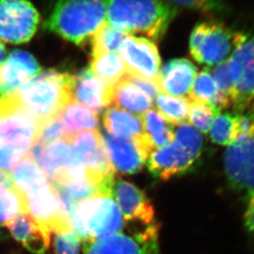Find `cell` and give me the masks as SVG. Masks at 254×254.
I'll list each match as a JSON object with an SVG mask.
<instances>
[{"label": "cell", "mask_w": 254, "mask_h": 254, "mask_svg": "<svg viewBox=\"0 0 254 254\" xmlns=\"http://www.w3.org/2000/svg\"><path fill=\"white\" fill-rule=\"evenodd\" d=\"M109 24L127 34L150 40L164 36L176 10L164 0H106Z\"/></svg>", "instance_id": "obj_1"}, {"label": "cell", "mask_w": 254, "mask_h": 254, "mask_svg": "<svg viewBox=\"0 0 254 254\" xmlns=\"http://www.w3.org/2000/svg\"><path fill=\"white\" fill-rule=\"evenodd\" d=\"M41 123L12 94L0 98V169L9 170L27 156Z\"/></svg>", "instance_id": "obj_2"}, {"label": "cell", "mask_w": 254, "mask_h": 254, "mask_svg": "<svg viewBox=\"0 0 254 254\" xmlns=\"http://www.w3.org/2000/svg\"><path fill=\"white\" fill-rule=\"evenodd\" d=\"M73 75L56 69L42 71L22 83L13 93L16 99L41 123L59 117L72 98Z\"/></svg>", "instance_id": "obj_3"}, {"label": "cell", "mask_w": 254, "mask_h": 254, "mask_svg": "<svg viewBox=\"0 0 254 254\" xmlns=\"http://www.w3.org/2000/svg\"><path fill=\"white\" fill-rule=\"evenodd\" d=\"M106 0H59L45 27L78 46L90 42L106 22Z\"/></svg>", "instance_id": "obj_4"}, {"label": "cell", "mask_w": 254, "mask_h": 254, "mask_svg": "<svg viewBox=\"0 0 254 254\" xmlns=\"http://www.w3.org/2000/svg\"><path fill=\"white\" fill-rule=\"evenodd\" d=\"M71 229L79 240H94L118 234L123 229V218L111 197H96L76 205L69 216Z\"/></svg>", "instance_id": "obj_5"}, {"label": "cell", "mask_w": 254, "mask_h": 254, "mask_svg": "<svg viewBox=\"0 0 254 254\" xmlns=\"http://www.w3.org/2000/svg\"><path fill=\"white\" fill-rule=\"evenodd\" d=\"M235 32L223 22L204 21L193 27L189 52L199 64L215 66L225 62L234 50Z\"/></svg>", "instance_id": "obj_6"}, {"label": "cell", "mask_w": 254, "mask_h": 254, "mask_svg": "<svg viewBox=\"0 0 254 254\" xmlns=\"http://www.w3.org/2000/svg\"><path fill=\"white\" fill-rule=\"evenodd\" d=\"M224 168L232 188L254 190V117L243 116L242 132L225 150Z\"/></svg>", "instance_id": "obj_7"}, {"label": "cell", "mask_w": 254, "mask_h": 254, "mask_svg": "<svg viewBox=\"0 0 254 254\" xmlns=\"http://www.w3.org/2000/svg\"><path fill=\"white\" fill-rule=\"evenodd\" d=\"M228 62L235 84L233 106L240 112L254 103V32H235L234 50Z\"/></svg>", "instance_id": "obj_8"}, {"label": "cell", "mask_w": 254, "mask_h": 254, "mask_svg": "<svg viewBox=\"0 0 254 254\" xmlns=\"http://www.w3.org/2000/svg\"><path fill=\"white\" fill-rule=\"evenodd\" d=\"M25 212L42 230L52 233L72 230L70 220L63 209L57 190L48 180L22 194Z\"/></svg>", "instance_id": "obj_9"}, {"label": "cell", "mask_w": 254, "mask_h": 254, "mask_svg": "<svg viewBox=\"0 0 254 254\" xmlns=\"http://www.w3.org/2000/svg\"><path fill=\"white\" fill-rule=\"evenodd\" d=\"M39 13L27 0H0V40L10 44L29 42L37 32Z\"/></svg>", "instance_id": "obj_10"}, {"label": "cell", "mask_w": 254, "mask_h": 254, "mask_svg": "<svg viewBox=\"0 0 254 254\" xmlns=\"http://www.w3.org/2000/svg\"><path fill=\"white\" fill-rule=\"evenodd\" d=\"M158 232L159 226L153 223L134 236L114 234L85 240L83 254H158Z\"/></svg>", "instance_id": "obj_11"}, {"label": "cell", "mask_w": 254, "mask_h": 254, "mask_svg": "<svg viewBox=\"0 0 254 254\" xmlns=\"http://www.w3.org/2000/svg\"><path fill=\"white\" fill-rule=\"evenodd\" d=\"M78 158L85 164L88 178L98 181L113 180L115 170L111 163L102 134L98 130L79 132L66 137Z\"/></svg>", "instance_id": "obj_12"}, {"label": "cell", "mask_w": 254, "mask_h": 254, "mask_svg": "<svg viewBox=\"0 0 254 254\" xmlns=\"http://www.w3.org/2000/svg\"><path fill=\"white\" fill-rule=\"evenodd\" d=\"M118 53L125 63L127 73L154 82L160 87L161 59L154 42L144 37L129 35L121 45Z\"/></svg>", "instance_id": "obj_13"}, {"label": "cell", "mask_w": 254, "mask_h": 254, "mask_svg": "<svg viewBox=\"0 0 254 254\" xmlns=\"http://www.w3.org/2000/svg\"><path fill=\"white\" fill-rule=\"evenodd\" d=\"M200 154V152L174 139L170 144L154 150L147 160V167L155 179L167 181L190 171Z\"/></svg>", "instance_id": "obj_14"}, {"label": "cell", "mask_w": 254, "mask_h": 254, "mask_svg": "<svg viewBox=\"0 0 254 254\" xmlns=\"http://www.w3.org/2000/svg\"><path fill=\"white\" fill-rule=\"evenodd\" d=\"M113 195L127 221L146 225L154 223V209L151 201L134 184L117 179L113 184Z\"/></svg>", "instance_id": "obj_15"}, {"label": "cell", "mask_w": 254, "mask_h": 254, "mask_svg": "<svg viewBox=\"0 0 254 254\" xmlns=\"http://www.w3.org/2000/svg\"><path fill=\"white\" fill-rule=\"evenodd\" d=\"M40 71L39 64L29 52H11L0 64V96L9 95Z\"/></svg>", "instance_id": "obj_16"}, {"label": "cell", "mask_w": 254, "mask_h": 254, "mask_svg": "<svg viewBox=\"0 0 254 254\" xmlns=\"http://www.w3.org/2000/svg\"><path fill=\"white\" fill-rule=\"evenodd\" d=\"M71 93L73 100L101 113L111 104L112 87L87 68L73 75Z\"/></svg>", "instance_id": "obj_17"}, {"label": "cell", "mask_w": 254, "mask_h": 254, "mask_svg": "<svg viewBox=\"0 0 254 254\" xmlns=\"http://www.w3.org/2000/svg\"><path fill=\"white\" fill-rule=\"evenodd\" d=\"M103 139L113 168L121 174L139 173L149 159L137 140L118 138L107 132Z\"/></svg>", "instance_id": "obj_18"}, {"label": "cell", "mask_w": 254, "mask_h": 254, "mask_svg": "<svg viewBox=\"0 0 254 254\" xmlns=\"http://www.w3.org/2000/svg\"><path fill=\"white\" fill-rule=\"evenodd\" d=\"M196 73L197 68L189 60H172L160 70L159 83L162 93L176 98H184L189 94Z\"/></svg>", "instance_id": "obj_19"}, {"label": "cell", "mask_w": 254, "mask_h": 254, "mask_svg": "<svg viewBox=\"0 0 254 254\" xmlns=\"http://www.w3.org/2000/svg\"><path fill=\"white\" fill-rule=\"evenodd\" d=\"M4 226L12 237L33 254H45L49 248L51 235L42 230L27 213H18Z\"/></svg>", "instance_id": "obj_20"}, {"label": "cell", "mask_w": 254, "mask_h": 254, "mask_svg": "<svg viewBox=\"0 0 254 254\" xmlns=\"http://www.w3.org/2000/svg\"><path fill=\"white\" fill-rule=\"evenodd\" d=\"M144 134L139 139L145 151L150 155L156 149L170 144L175 139L173 124L159 113L149 110L141 117Z\"/></svg>", "instance_id": "obj_21"}, {"label": "cell", "mask_w": 254, "mask_h": 254, "mask_svg": "<svg viewBox=\"0 0 254 254\" xmlns=\"http://www.w3.org/2000/svg\"><path fill=\"white\" fill-rule=\"evenodd\" d=\"M154 101L127 78V74L112 87L111 103L136 115H143L152 108Z\"/></svg>", "instance_id": "obj_22"}, {"label": "cell", "mask_w": 254, "mask_h": 254, "mask_svg": "<svg viewBox=\"0 0 254 254\" xmlns=\"http://www.w3.org/2000/svg\"><path fill=\"white\" fill-rule=\"evenodd\" d=\"M47 153L64 173L68 183L80 181L88 177L85 164L76 154L68 139H59L47 145Z\"/></svg>", "instance_id": "obj_23"}, {"label": "cell", "mask_w": 254, "mask_h": 254, "mask_svg": "<svg viewBox=\"0 0 254 254\" xmlns=\"http://www.w3.org/2000/svg\"><path fill=\"white\" fill-rule=\"evenodd\" d=\"M107 133L123 139L137 140L144 134L142 120L117 108H109L103 116Z\"/></svg>", "instance_id": "obj_24"}, {"label": "cell", "mask_w": 254, "mask_h": 254, "mask_svg": "<svg viewBox=\"0 0 254 254\" xmlns=\"http://www.w3.org/2000/svg\"><path fill=\"white\" fill-rule=\"evenodd\" d=\"M61 118L68 134L79 133L87 129H98L99 120L98 114L89 108L71 100L60 113Z\"/></svg>", "instance_id": "obj_25"}, {"label": "cell", "mask_w": 254, "mask_h": 254, "mask_svg": "<svg viewBox=\"0 0 254 254\" xmlns=\"http://www.w3.org/2000/svg\"><path fill=\"white\" fill-rule=\"evenodd\" d=\"M89 68L111 87L118 83L127 73L125 63L118 52L93 57Z\"/></svg>", "instance_id": "obj_26"}, {"label": "cell", "mask_w": 254, "mask_h": 254, "mask_svg": "<svg viewBox=\"0 0 254 254\" xmlns=\"http://www.w3.org/2000/svg\"><path fill=\"white\" fill-rule=\"evenodd\" d=\"M243 129V115L224 113L215 118L210 127V139L220 145H230L240 136Z\"/></svg>", "instance_id": "obj_27"}, {"label": "cell", "mask_w": 254, "mask_h": 254, "mask_svg": "<svg viewBox=\"0 0 254 254\" xmlns=\"http://www.w3.org/2000/svg\"><path fill=\"white\" fill-rule=\"evenodd\" d=\"M129 36L108 22H104L91 38L92 57L109 52H118L121 45Z\"/></svg>", "instance_id": "obj_28"}, {"label": "cell", "mask_w": 254, "mask_h": 254, "mask_svg": "<svg viewBox=\"0 0 254 254\" xmlns=\"http://www.w3.org/2000/svg\"><path fill=\"white\" fill-rule=\"evenodd\" d=\"M155 100L159 114L169 123L179 126L189 121L190 105L189 98H176L160 93Z\"/></svg>", "instance_id": "obj_29"}, {"label": "cell", "mask_w": 254, "mask_h": 254, "mask_svg": "<svg viewBox=\"0 0 254 254\" xmlns=\"http://www.w3.org/2000/svg\"><path fill=\"white\" fill-rule=\"evenodd\" d=\"M219 93L210 71L203 69L196 73L189 91V100L211 105Z\"/></svg>", "instance_id": "obj_30"}, {"label": "cell", "mask_w": 254, "mask_h": 254, "mask_svg": "<svg viewBox=\"0 0 254 254\" xmlns=\"http://www.w3.org/2000/svg\"><path fill=\"white\" fill-rule=\"evenodd\" d=\"M190 102L189 120L201 133H207L220 112L205 103Z\"/></svg>", "instance_id": "obj_31"}, {"label": "cell", "mask_w": 254, "mask_h": 254, "mask_svg": "<svg viewBox=\"0 0 254 254\" xmlns=\"http://www.w3.org/2000/svg\"><path fill=\"white\" fill-rule=\"evenodd\" d=\"M21 212H25L24 204L17 189L0 191V227Z\"/></svg>", "instance_id": "obj_32"}, {"label": "cell", "mask_w": 254, "mask_h": 254, "mask_svg": "<svg viewBox=\"0 0 254 254\" xmlns=\"http://www.w3.org/2000/svg\"><path fill=\"white\" fill-rule=\"evenodd\" d=\"M69 135L59 117L44 121L40 125L37 140L47 146L53 142Z\"/></svg>", "instance_id": "obj_33"}, {"label": "cell", "mask_w": 254, "mask_h": 254, "mask_svg": "<svg viewBox=\"0 0 254 254\" xmlns=\"http://www.w3.org/2000/svg\"><path fill=\"white\" fill-rule=\"evenodd\" d=\"M210 73L217 86L218 90L224 95L227 96L232 102V104H234L235 84L233 83L232 78L230 75L228 59L215 65Z\"/></svg>", "instance_id": "obj_34"}, {"label": "cell", "mask_w": 254, "mask_h": 254, "mask_svg": "<svg viewBox=\"0 0 254 254\" xmlns=\"http://www.w3.org/2000/svg\"><path fill=\"white\" fill-rule=\"evenodd\" d=\"M55 254H79L80 240L72 230L55 234Z\"/></svg>", "instance_id": "obj_35"}, {"label": "cell", "mask_w": 254, "mask_h": 254, "mask_svg": "<svg viewBox=\"0 0 254 254\" xmlns=\"http://www.w3.org/2000/svg\"><path fill=\"white\" fill-rule=\"evenodd\" d=\"M172 3L189 9L208 12L217 8L218 3L215 0H169Z\"/></svg>", "instance_id": "obj_36"}, {"label": "cell", "mask_w": 254, "mask_h": 254, "mask_svg": "<svg viewBox=\"0 0 254 254\" xmlns=\"http://www.w3.org/2000/svg\"><path fill=\"white\" fill-rule=\"evenodd\" d=\"M245 225L248 232L254 237V190L250 191V200L245 213Z\"/></svg>", "instance_id": "obj_37"}, {"label": "cell", "mask_w": 254, "mask_h": 254, "mask_svg": "<svg viewBox=\"0 0 254 254\" xmlns=\"http://www.w3.org/2000/svg\"><path fill=\"white\" fill-rule=\"evenodd\" d=\"M5 56H6V48H5L3 42L0 40V64L3 62L5 59Z\"/></svg>", "instance_id": "obj_38"}, {"label": "cell", "mask_w": 254, "mask_h": 254, "mask_svg": "<svg viewBox=\"0 0 254 254\" xmlns=\"http://www.w3.org/2000/svg\"><path fill=\"white\" fill-rule=\"evenodd\" d=\"M6 237H7V236L4 235V233H2L0 231V241L3 240V239H5Z\"/></svg>", "instance_id": "obj_39"}]
</instances>
